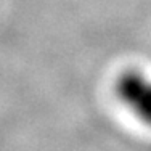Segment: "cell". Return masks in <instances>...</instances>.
I'll use <instances>...</instances> for the list:
<instances>
[{
    "mask_svg": "<svg viewBox=\"0 0 151 151\" xmlns=\"http://www.w3.org/2000/svg\"><path fill=\"white\" fill-rule=\"evenodd\" d=\"M116 93L130 113L151 125V77L142 71L127 69L117 77Z\"/></svg>",
    "mask_w": 151,
    "mask_h": 151,
    "instance_id": "cell-1",
    "label": "cell"
}]
</instances>
